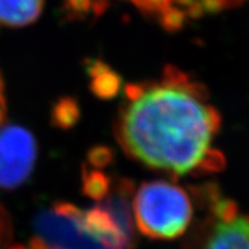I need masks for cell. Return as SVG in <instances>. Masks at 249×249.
<instances>
[{
  "instance_id": "cell-1",
  "label": "cell",
  "mask_w": 249,
  "mask_h": 249,
  "mask_svg": "<svg viewBox=\"0 0 249 249\" xmlns=\"http://www.w3.org/2000/svg\"><path fill=\"white\" fill-rule=\"evenodd\" d=\"M220 124L206 89L168 66L158 79L126 87L116 127L130 157L157 171L186 176L223 169V154L213 146Z\"/></svg>"
},
{
  "instance_id": "cell-2",
  "label": "cell",
  "mask_w": 249,
  "mask_h": 249,
  "mask_svg": "<svg viewBox=\"0 0 249 249\" xmlns=\"http://www.w3.org/2000/svg\"><path fill=\"white\" fill-rule=\"evenodd\" d=\"M131 209L139 231L153 239H174L182 235L194 216L188 192L164 179L141 184L134 195Z\"/></svg>"
},
{
  "instance_id": "cell-3",
  "label": "cell",
  "mask_w": 249,
  "mask_h": 249,
  "mask_svg": "<svg viewBox=\"0 0 249 249\" xmlns=\"http://www.w3.org/2000/svg\"><path fill=\"white\" fill-rule=\"evenodd\" d=\"M209 213L190 249H249V215L217 192L206 195Z\"/></svg>"
},
{
  "instance_id": "cell-4",
  "label": "cell",
  "mask_w": 249,
  "mask_h": 249,
  "mask_svg": "<svg viewBox=\"0 0 249 249\" xmlns=\"http://www.w3.org/2000/svg\"><path fill=\"white\" fill-rule=\"evenodd\" d=\"M36 141L20 126L0 128V187L14 188L23 183L36 161Z\"/></svg>"
},
{
  "instance_id": "cell-5",
  "label": "cell",
  "mask_w": 249,
  "mask_h": 249,
  "mask_svg": "<svg viewBox=\"0 0 249 249\" xmlns=\"http://www.w3.org/2000/svg\"><path fill=\"white\" fill-rule=\"evenodd\" d=\"M43 0H0V24L22 27L33 23L42 12Z\"/></svg>"
},
{
  "instance_id": "cell-6",
  "label": "cell",
  "mask_w": 249,
  "mask_h": 249,
  "mask_svg": "<svg viewBox=\"0 0 249 249\" xmlns=\"http://www.w3.org/2000/svg\"><path fill=\"white\" fill-rule=\"evenodd\" d=\"M142 13L159 20V23L169 30L178 28L183 23L184 13L177 0H127Z\"/></svg>"
},
{
  "instance_id": "cell-7",
  "label": "cell",
  "mask_w": 249,
  "mask_h": 249,
  "mask_svg": "<svg viewBox=\"0 0 249 249\" xmlns=\"http://www.w3.org/2000/svg\"><path fill=\"white\" fill-rule=\"evenodd\" d=\"M249 0H177L183 13L191 16L200 13H216L225 9H231Z\"/></svg>"
},
{
  "instance_id": "cell-8",
  "label": "cell",
  "mask_w": 249,
  "mask_h": 249,
  "mask_svg": "<svg viewBox=\"0 0 249 249\" xmlns=\"http://www.w3.org/2000/svg\"><path fill=\"white\" fill-rule=\"evenodd\" d=\"M8 229L9 226L7 225V219H5V215L0 209V248L5 244L8 239Z\"/></svg>"
},
{
  "instance_id": "cell-9",
  "label": "cell",
  "mask_w": 249,
  "mask_h": 249,
  "mask_svg": "<svg viewBox=\"0 0 249 249\" xmlns=\"http://www.w3.org/2000/svg\"><path fill=\"white\" fill-rule=\"evenodd\" d=\"M10 249H57V248H53V247L49 246L47 243L37 239V240H33V242L31 243V244H28V246H17Z\"/></svg>"
},
{
  "instance_id": "cell-10",
  "label": "cell",
  "mask_w": 249,
  "mask_h": 249,
  "mask_svg": "<svg viewBox=\"0 0 249 249\" xmlns=\"http://www.w3.org/2000/svg\"><path fill=\"white\" fill-rule=\"evenodd\" d=\"M5 116V97H4V84L3 79L0 75V124L3 122Z\"/></svg>"
}]
</instances>
